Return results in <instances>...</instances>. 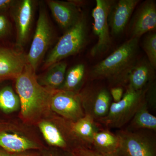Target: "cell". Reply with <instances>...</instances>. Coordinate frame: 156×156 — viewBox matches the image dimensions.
I'll return each instance as SVG.
<instances>
[{"mask_svg":"<svg viewBox=\"0 0 156 156\" xmlns=\"http://www.w3.org/2000/svg\"><path fill=\"white\" fill-rule=\"evenodd\" d=\"M113 1L96 0L95 8L92 10L93 32L98 39L97 43L90 50V55L92 57L105 53L111 44L108 16Z\"/></svg>","mask_w":156,"mask_h":156,"instance_id":"7","label":"cell"},{"mask_svg":"<svg viewBox=\"0 0 156 156\" xmlns=\"http://www.w3.org/2000/svg\"><path fill=\"white\" fill-rule=\"evenodd\" d=\"M27 64L26 54L21 50L0 45V83L16 80Z\"/></svg>","mask_w":156,"mask_h":156,"instance_id":"12","label":"cell"},{"mask_svg":"<svg viewBox=\"0 0 156 156\" xmlns=\"http://www.w3.org/2000/svg\"><path fill=\"white\" fill-rule=\"evenodd\" d=\"M139 0H119L113 1L108 16L111 34L119 36L122 33L129 22Z\"/></svg>","mask_w":156,"mask_h":156,"instance_id":"13","label":"cell"},{"mask_svg":"<svg viewBox=\"0 0 156 156\" xmlns=\"http://www.w3.org/2000/svg\"><path fill=\"white\" fill-rule=\"evenodd\" d=\"M114 102H118L122 99L124 95V89L121 87H113L109 91Z\"/></svg>","mask_w":156,"mask_h":156,"instance_id":"27","label":"cell"},{"mask_svg":"<svg viewBox=\"0 0 156 156\" xmlns=\"http://www.w3.org/2000/svg\"><path fill=\"white\" fill-rule=\"evenodd\" d=\"M147 88L135 91L127 87L122 99L119 102H112L108 114L98 122L108 128H120L125 126L130 122L144 100Z\"/></svg>","mask_w":156,"mask_h":156,"instance_id":"4","label":"cell"},{"mask_svg":"<svg viewBox=\"0 0 156 156\" xmlns=\"http://www.w3.org/2000/svg\"><path fill=\"white\" fill-rule=\"evenodd\" d=\"M7 10H0V41L6 38L11 32V23L7 13Z\"/></svg>","mask_w":156,"mask_h":156,"instance_id":"25","label":"cell"},{"mask_svg":"<svg viewBox=\"0 0 156 156\" xmlns=\"http://www.w3.org/2000/svg\"><path fill=\"white\" fill-rule=\"evenodd\" d=\"M50 109L70 122H76L85 115L79 92L56 90L51 98Z\"/></svg>","mask_w":156,"mask_h":156,"instance_id":"10","label":"cell"},{"mask_svg":"<svg viewBox=\"0 0 156 156\" xmlns=\"http://www.w3.org/2000/svg\"><path fill=\"white\" fill-rule=\"evenodd\" d=\"M67 64L60 61L48 68V71L38 82L43 87L53 90H58L63 85L66 72Z\"/></svg>","mask_w":156,"mask_h":156,"instance_id":"20","label":"cell"},{"mask_svg":"<svg viewBox=\"0 0 156 156\" xmlns=\"http://www.w3.org/2000/svg\"><path fill=\"white\" fill-rule=\"evenodd\" d=\"M19 156H40L38 155H20Z\"/></svg>","mask_w":156,"mask_h":156,"instance_id":"30","label":"cell"},{"mask_svg":"<svg viewBox=\"0 0 156 156\" xmlns=\"http://www.w3.org/2000/svg\"><path fill=\"white\" fill-rule=\"evenodd\" d=\"M44 156H54L52 155H45Z\"/></svg>","mask_w":156,"mask_h":156,"instance_id":"32","label":"cell"},{"mask_svg":"<svg viewBox=\"0 0 156 156\" xmlns=\"http://www.w3.org/2000/svg\"><path fill=\"white\" fill-rule=\"evenodd\" d=\"M0 147L9 153H19L38 149L40 147L37 143L25 136L0 131Z\"/></svg>","mask_w":156,"mask_h":156,"instance_id":"17","label":"cell"},{"mask_svg":"<svg viewBox=\"0 0 156 156\" xmlns=\"http://www.w3.org/2000/svg\"><path fill=\"white\" fill-rule=\"evenodd\" d=\"M143 48L147 57V60L151 66L156 68V34L149 33L144 39Z\"/></svg>","mask_w":156,"mask_h":156,"instance_id":"24","label":"cell"},{"mask_svg":"<svg viewBox=\"0 0 156 156\" xmlns=\"http://www.w3.org/2000/svg\"><path fill=\"white\" fill-rule=\"evenodd\" d=\"M1 120H0V124H1Z\"/></svg>","mask_w":156,"mask_h":156,"instance_id":"33","label":"cell"},{"mask_svg":"<svg viewBox=\"0 0 156 156\" xmlns=\"http://www.w3.org/2000/svg\"><path fill=\"white\" fill-rule=\"evenodd\" d=\"M151 131L120 130L116 134L119 140V156H156V141Z\"/></svg>","mask_w":156,"mask_h":156,"instance_id":"5","label":"cell"},{"mask_svg":"<svg viewBox=\"0 0 156 156\" xmlns=\"http://www.w3.org/2000/svg\"><path fill=\"white\" fill-rule=\"evenodd\" d=\"M15 80V88L20 100L23 119L25 122H32L51 109V98L56 90L40 85L35 72L28 64H27Z\"/></svg>","mask_w":156,"mask_h":156,"instance_id":"1","label":"cell"},{"mask_svg":"<svg viewBox=\"0 0 156 156\" xmlns=\"http://www.w3.org/2000/svg\"><path fill=\"white\" fill-rule=\"evenodd\" d=\"M154 69L148 60H136L126 73L122 83H127V87L135 91L144 90L154 82Z\"/></svg>","mask_w":156,"mask_h":156,"instance_id":"15","label":"cell"},{"mask_svg":"<svg viewBox=\"0 0 156 156\" xmlns=\"http://www.w3.org/2000/svg\"><path fill=\"white\" fill-rule=\"evenodd\" d=\"M38 126L45 140L50 145L67 149L69 147V139H70L85 147L73 134L72 130L63 132L62 129L55 124L47 121L40 122Z\"/></svg>","mask_w":156,"mask_h":156,"instance_id":"16","label":"cell"},{"mask_svg":"<svg viewBox=\"0 0 156 156\" xmlns=\"http://www.w3.org/2000/svg\"><path fill=\"white\" fill-rule=\"evenodd\" d=\"M97 122L88 115H85L76 122H70L73 133L86 147L91 148L94 134L100 130Z\"/></svg>","mask_w":156,"mask_h":156,"instance_id":"18","label":"cell"},{"mask_svg":"<svg viewBox=\"0 0 156 156\" xmlns=\"http://www.w3.org/2000/svg\"><path fill=\"white\" fill-rule=\"evenodd\" d=\"M0 156H11L10 154L0 147Z\"/></svg>","mask_w":156,"mask_h":156,"instance_id":"29","label":"cell"},{"mask_svg":"<svg viewBox=\"0 0 156 156\" xmlns=\"http://www.w3.org/2000/svg\"><path fill=\"white\" fill-rule=\"evenodd\" d=\"M70 153L75 156H119L118 154L103 153L92 148L84 146L76 148Z\"/></svg>","mask_w":156,"mask_h":156,"instance_id":"26","label":"cell"},{"mask_svg":"<svg viewBox=\"0 0 156 156\" xmlns=\"http://www.w3.org/2000/svg\"><path fill=\"white\" fill-rule=\"evenodd\" d=\"M63 156H75L73 155V154L69 152V153L68 154H66V155H65Z\"/></svg>","mask_w":156,"mask_h":156,"instance_id":"31","label":"cell"},{"mask_svg":"<svg viewBox=\"0 0 156 156\" xmlns=\"http://www.w3.org/2000/svg\"><path fill=\"white\" fill-rule=\"evenodd\" d=\"M139 39L130 38L110 55L92 68V80L107 79L122 83L128 70L136 61Z\"/></svg>","mask_w":156,"mask_h":156,"instance_id":"2","label":"cell"},{"mask_svg":"<svg viewBox=\"0 0 156 156\" xmlns=\"http://www.w3.org/2000/svg\"><path fill=\"white\" fill-rule=\"evenodd\" d=\"M85 75V65L79 63L74 66L66 71L64 83L59 90L78 92L83 83Z\"/></svg>","mask_w":156,"mask_h":156,"instance_id":"22","label":"cell"},{"mask_svg":"<svg viewBox=\"0 0 156 156\" xmlns=\"http://www.w3.org/2000/svg\"><path fill=\"white\" fill-rule=\"evenodd\" d=\"M119 140L116 134L108 130H100L95 133L91 148L103 153L118 154Z\"/></svg>","mask_w":156,"mask_h":156,"instance_id":"19","label":"cell"},{"mask_svg":"<svg viewBox=\"0 0 156 156\" xmlns=\"http://www.w3.org/2000/svg\"><path fill=\"white\" fill-rule=\"evenodd\" d=\"M35 4L33 0L14 1L9 9L16 26V45L18 50H22L28 41L34 21Z\"/></svg>","mask_w":156,"mask_h":156,"instance_id":"8","label":"cell"},{"mask_svg":"<svg viewBox=\"0 0 156 156\" xmlns=\"http://www.w3.org/2000/svg\"><path fill=\"white\" fill-rule=\"evenodd\" d=\"M46 3L59 27L66 31L80 20L82 14L74 2L48 0Z\"/></svg>","mask_w":156,"mask_h":156,"instance_id":"14","label":"cell"},{"mask_svg":"<svg viewBox=\"0 0 156 156\" xmlns=\"http://www.w3.org/2000/svg\"><path fill=\"white\" fill-rule=\"evenodd\" d=\"M156 29V4L153 0L141 3L129 26L130 38L139 39L144 34L154 32Z\"/></svg>","mask_w":156,"mask_h":156,"instance_id":"11","label":"cell"},{"mask_svg":"<svg viewBox=\"0 0 156 156\" xmlns=\"http://www.w3.org/2000/svg\"><path fill=\"white\" fill-rule=\"evenodd\" d=\"M80 94L85 115L90 116L98 122L108 114L112 98L106 88L88 87Z\"/></svg>","mask_w":156,"mask_h":156,"instance_id":"9","label":"cell"},{"mask_svg":"<svg viewBox=\"0 0 156 156\" xmlns=\"http://www.w3.org/2000/svg\"><path fill=\"white\" fill-rule=\"evenodd\" d=\"M54 37V33L46 9L41 5L33 39L28 54H26L27 64L36 72L44 57Z\"/></svg>","mask_w":156,"mask_h":156,"instance_id":"6","label":"cell"},{"mask_svg":"<svg viewBox=\"0 0 156 156\" xmlns=\"http://www.w3.org/2000/svg\"><path fill=\"white\" fill-rule=\"evenodd\" d=\"M14 2V0H0V10L9 9Z\"/></svg>","mask_w":156,"mask_h":156,"instance_id":"28","label":"cell"},{"mask_svg":"<svg viewBox=\"0 0 156 156\" xmlns=\"http://www.w3.org/2000/svg\"><path fill=\"white\" fill-rule=\"evenodd\" d=\"M20 102L19 96L10 86L0 89V109L6 114L19 110Z\"/></svg>","mask_w":156,"mask_h":156,"instance_id":"23","label":"cell"},{"mask_svg":"<svg viewBox=\"0 0 156 156\" xmlns=\"http://www.w3.org/2000/svg\"><path fill=\"white\" fill-rule=\"evenodd\" d=\"M87 26L86 17L82 14L80 20L71 28L65 32L50 51L45 58L43 68L47 69L65 58L80 53L87 43Z\"/></svg>","mask_w":156,"mask_h":156,"instance_id":"3","label":"cell"},{"mask_svg":"<svg viewBox=\"0 0 156 156\" xmlns=\"http://www.w3.org/2000/svg\"><path fill=\"white\" fill-rule=\"evenodd\" d=\"M130 122L128 130L156 131V117L149 111L145 98Z\"/></svg>","mask_w":156,"mask_h":156,"instance_id":"21","label":"cell"}]
</instances>
